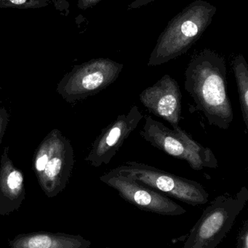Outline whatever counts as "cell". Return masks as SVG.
I'll list each match as a JSON object with an SVG mask.
<instances>
[{
  "label": "cell",
  "instance_id": "obj_6",
  "mask_svg": "<svg viewBox=\"0 0 248 248\" xmlns=\"http://www.w3.org/2000/svg\"><path fill=\"white\" fill-rule=\"evenodd\" d=\"M122 64L98 58L75 65L59 81L56 92L67 103H74L95 95L115 82Z\"/></svg>",
  "mask_w": 248,
  "mask_h": 248
},
{
  "label": "cell",
  "instance_id": "obj_17",
  "mask_svg": "<svg viewBox=\"0 0 248 248\" xmlns=\"http://www.w3.org/2000/svg\"><path fill=\"white\" fill-rule=\"evenodd\" d=\"M99 1L100 0H79L77 5L81 10H86L89 7L96 5Z\"/></svg>",
  "mask_w": 248,
  "mask_h": 248
},
{
  "label": "cell",
  "instance_id": "obj_13",
  "mask_svg": "<svg viewBox=\"0 0 248 248\" xmlns=\"http://www.w3.org/2000/svg\"><path fill=\"white\" fill-rule=\"evenodd\" d=\"M234 76L238 89L242 116L248 129V66L244 57H237L233 64Z\"/></svg>",
  "mask_w": 248,
  "mask_h": 248
},
{
  "label": "cell",
  "instance_id": "obj_10",
  "mask_svg": "<svg viewBox=\"0 0 248 248\" xmlns=\"http://www.w3.org/2000/svg\"><path fill=\"white\" fill-rule=\"evenodd\" d=\"M182 97L179 83L170 75H165L139 95L140 101L144 107L170 124L173 130L181 128Z\"/></svg>",
  "mask_w": 248,
  "mask_h": 248
},
{
  "label": "cell",
  "instance_id": "obj_2",
  "mask_svg": "<svg viewBox=\"0 0 248 248\" xmlns=\"http://www.w3.org/2000/svg\"><path fill=\"white\" fill-rule=\"evenodd\" d=\"M74 165L71 141L60 130H51L35 150L32 162L38 183L48 198H54L65 189Z\"/></svg>",
  "mask_w": 248,
  "mask_h": 248
},
{
  "label": "cell",
  "instance_id": "obj_20",
  "mask_svg": "<svg viewBox=\"0 0 248 248\" xmlns=\"http://www.w3.org/2000/svg\"></svg>",
  "mask_w": 248,
  "mask_h": 248
},
{
  "label": "cell",
  "instance_id": "obj_4",
  "mask_svg": "<svg viewBox=\"0 0 248 248\" xmlns=\"http://www.w3.org/2000/svg\"><path fill=\"white\" fill-rule=\"evenodd\" d=\"M140 134L156 148L172 157L187 162L193 170L218 167L214 152L194 140L182 128L170 129L151 116H147Z\"/></svg>",
  "mask_w": 248,
  "mask_h": 248
},
{
  "label": "cell",
  "instance_id": "obj_12",
  "mask_svg": "<svg viewBox=\"0 0 248 248\" xmlns=\"http://www.w3.org/2000/svg\"><path fill=\"white\" fill-rule=\"evenodd\" d=\"M90 243L80 235L34 232L20 234L10 240V248H90Z\"/></svg>",
  "mask_w": 248,
  "mask_h": 248
},
{
  "label": "cell",
  "instance_id": "obj_7",
  "mask_svg": "<svg viewBox=\"0 0 248 248\" xmlns=\"http://www.w3.org/2000/svg\"><path fill=\"white\" fill-rule=\"evenodd\" d=\"M209 13L205 7L195 6L178 17L159 39L149 66L162 65L186 53L208 25Z\"/></svg>",
  "mask_w": 248,
  "mask_h": 248
},
{
  "label": "cell",
  "instance_id": "obj_9",
  "mask_svg": "<svg viewBox=\"0 0 248 248\" xmlns=\"http://www.w3.org/2000/svg\"><path fill=\"white\" fill-rule=\"evenodd\" d=\"M143 119L144 116L136 106H132L128 113L118 116L115 122L102 130L84 160L96 168L109 164Z\"/></svg>",
  "mask_w": 248,
  "mask_h": 248
},
{
  "label": "cell",
  "instance_id": "obj_11",
  "mask_svg": "<svg viewBox=\"0 0 248 248\" xmlns=\"http://www.w3.org/2000/svg\"><path fill=\"white\" fill-rule=\"evenodd\" d=\"M24 176L9 157L4 147L0 162V215L9 216L20 208L25 200Z\"/></svg>",
  "mask_w": 248,
  "mask_h": 248
},
{
  "label": "cell",
  "instance_id": "obj_15",
  "mask_svg": "<svg viewBox=\"0 0 248 248\" xmlns=\"http://www.w3.org/2000/svg\"><path fill=\"white\" fill-rule=\"evenodd\" d=\"M237 248H248V220L245 221L237 237Z\"/></svg>",
  "mask_w": 248,
  "mask_h": 248
},
{
  "label": "cell",
  "instance_id": "obj_16",
  "mask_svg": "<svg viewBox=\"0 0 248 248\" xmlns=\"http://www.w3.org/2000/svg\"><path fill=\"white\" fill-rule=\"evenodd\" d=\"M10 121V114L5 108H0V144Z\"/></svg>",
  "mask_w": 248,
  "mask_h": 248
},
{
  "label": "cell",
  "instance_id": "obj_18",
  "mask_svg": "<svg viewBox=\"0 0 248 248\" xmlns=\"http://www.w3.org/2000/svg\"><path fill=\"white\" fill-rule=\"evenodd\" d=\"M151 1V0H137L132 5L134 7H138V6L141 5V4H145V3L149 2V1Z\"/></svg>",
  "mask_w": 248,
  "mask_h": 248
},
{
  "label": "cell",
  "instance_id": "obj_1",
  "mask_svg": "<svg viewBox=\"0 0 248 248\" xmlns=\"http://www.w3.org/2000/svg\"><path fill=\"white\" fill-rule=\"evenodd\" d=\"M184 88L209 125L223 130L230 128L234 113L227 92V66L222 58L211 51L195 57L185 72Z\"/></svg>",
  "mask_w": 248,
  "mask_h": 248
},
{
  "label": "cell",
  "instance_id": "obj_5",
  "mask_svg": "<svg viewBox=\"0 0 248 248\" xmlns=\"http://www.w3.org/2000/svg\"><path fill=\"white\" fill-rule=\"evenodd\" d=\"M111 171L192 206L205 205L208 202L209 195L199 182L144 163L128 161Z\"/></svg>",
  "mask_w": 248,
  "mask_h": 248
},
{
  "label": "cell",
  "instance_id": "obj_19",
  "mask_svg": "<svg viewBox=\"0 0 248 248\" xmlns=\"http://www.w3.org/2000/svg\"><path fill=\"white\" fill-rule=\"evenodd\" d=\"M1 87H0V93H1Z\"/></svg>",
  "mask_w": 248,
  "mask_h": 248
},
{
  "label": "cell",
  "instance_id": "obj_14",
  "mask_svg": "<svg viewBox=\"0 0 248 248\" xmlns=\"http://www.w3.org/2000/svg\"><path fill=\"white\" fill-rule=\"evenodd\" d=\"M55 0H0L1 8L37 9L48 7Z\"/></svg>",
  "mask_w": 248,
  "mask_h": 248
},
{
  "label": "cell",
  "instance_id": "obj_3",
  "mask_svg": "<svg viewBox=\"0 0 248 248\" xmlns=\"http://www.w3.org/2000/svg\"><path fill=\"white\" fill-rule=\"evenodd\" d=\"M248 201L246 186L234 196L223 195L215 198L191 230L183 248H216L232 228Z\"/></svg>",
  "mask_w": 248,
  "mask_h": 248
},
{
  "label": "cell",
  "instance_id": "obj_8",
  "mask_svg": "<svg viewBox=\"0 0 248 248\" xmlns=\"http://www.w3.org/2000/svg\"><path fill=\"white\" fill-rule=\"evenodd\" d=\"M100 180L117 191L125 201L142 211L170 217L186 213L182 205L166 195L111 170L100 176Z\"/></svg>",
  "mask_w": 248,
  "mask_h": 248
}]
</instances>
